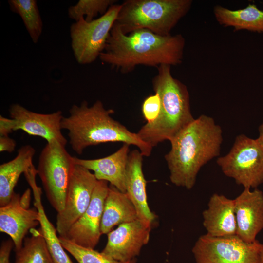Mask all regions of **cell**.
I'll list each match as a JSON object with an SVG mask.
<instances>
[{"instance_id": "cell-1", "label": "cell", "mask_w": 263, "mask_h": 263, "mask_svg": "<svg viewBox=\"0 0 263 263\" xmlns=\"http://www.w3.org/2000/svg\"><path fill=\"white\" fill-rule=\"evenodd\" d=\"M185 46L181 34L160 36L142 29L125 34L114 23L99 58L103 63L127 74L139 65H180Z\"/></svg>"}, {"instance_id": "cell-2", "label": "cell", "mask_w": 263, "mask_h": 263, "mask_svg": "<svg viewBox=\"0 0 263 263\" xmlns=\"http://www.w3.org/2000/svg\"><path fill=\"white\" fill-rule=\"evenodd\" d=\"M223 131L214 119L202 114L170 141L165 155L171 182L190 190L201 169L219 156Z\"/></svg>"}, {"instance_id": "cell-3", "label": "cell", "mask_w": 263, "mask_h": 263, "mask_svg": "<svg viewBox=\"0 0 263 263\" xmlns=\"http://www.w3.org/2000/svg\"><path fill=\"white\" fill-rule=\"evenodd\" d=\"M69 112V115L62 119L61 129L68 131L69 144L77 154L91 146L119 142L136 146L143 156L151 155L152 148L114 120L111 116L114 111L106 109L100 100L92 106L84 100L80 105L74 104Z\"/></svg>"}, {"instance_id": "cell-4", "label": "cell", "mask_w": 263, "mask_h": 263, "mask_svg": "<svg viewBox=\"0 0 263 263\" xmlns=\"http://www.w3.org/2000/svg\"><path fill=\"white\" fill-rule=\"evenodd\" d=\"M157 68L152 86L160 98V113L155 121L146 123L136 133L152 148L165 140L171 141L195 119L186 85L172 76L171 66L161 65Z\"/></svg>"}, {"instance_id": "cell-5", "label": "cell", "mask_w": 263, "mask_h": 263, "mask_svg": "<svg viewBox=\"0 0 263 263\" xmlns=\"http://www.w3.org/2000/svg\"><path fill=\"white\" fill-rule=\"evenodd\" d=\"M192 2L191 0H126L121 4L114 23L125 34L145 29L168 36L189 11Z\"/></svg>"}, {"instance_id": "cell-6", "label": "cell", "mask_w": 263, "mask_h": 263, "mask_svg": "<svg viewBox=\"0 0 263 263\" xmlns=\"http://www.w3.org/2000/svg\"><path fill=\"white\" fill-rule=\"evenodd\" d=\"M75 164L65 146L55 141L47 143L39 156L37 169L48 200L57 213L65 203L69 182Z\"/></svg>"}, {"instance_id": "cell-7", "label": "cell", "mask_w": 263, "mask_h": 263, "mask_svg": "<svg viewBox=\"0 0 263 263\" xmlns=\"http://www.w3.org/2000/svg\"><path fill=\"white\" fill-rule=\"evenodd\" d=\"M216 163L225 176L244 188H257L263 184V148L256 139L237 135L229 151Z\"/></svg>"}, {"instance_id": "cell-8", "label": "cell", "mask_w": 263, "mask_h": 263, "mask_svg": "<svg viewBox=\"0 0 263 263\" xmlns=\"http://www.w3.org/2000/svg\"><path fill=\"white\" fill-rule=\"evenodd\" d=\"M120 7L114 4L99 18L88 22L82 17L71 25V45L78 64H91L104 51Z\"/></svg>"}, {"instance_id": "cell-9", "label": "cell", "mask_w": 263, "mask_h": 263, "mask_svg": "<svg viewBox=\"0 0 263 263\" xmlns=\"http://www.w3.org/2000/svg\"><path fill=\"white\" fill-rule=\"evenodd\" d=\"M263 244L246 242L237 235L199 237L192 252L196 263H260Z\"/></svg>"}, {"instance_id": "cell-10", "label": "cell", "mask_w": 263, "mask_h": 263, "mask_svg": "<svg viewBox=\"0 0 263 263\" xmlns=\"http://www.w3.org/2000/svg\"><path fill=\"white\" fill-rule=\"evenodd\" d=\"M97 180L90 170L75 164L68 188L63 210L57 213L56 229L65 236L88 207Z\"/></svg>"}, {"instance_id": "cell-11", "label": "cell", "mask_w": 263, "mask_h": 263, "mask_svg": "<svg viewBox=\"0 0 263 263\" xmlns=\"http://www.w3.org/2000/svg\"><path fill=\"white\" fill-rule=\"evenodd\" d=\"M109 189L108 182L97 180L88 207L71 226L65 238L79 246L94 249L102 235L101 223Z\"/></svg>"}, {"instance_id": "cell-12", "label": "cell", "mask_w": 263, "mask_h": 263, "mask_svg": "<svg viewBox=\"0 0 263 263\" xmlns=\"http://www.w3.org/2000/svg\"><path fill=\"white\" fill-rule=\"evenodd\" d=\"M9 113L13 120V131L21 130L29 135L43 138L47 143L56 141L66 146L67 140L61 132V111L39 113L14 103L10 106Z\"/></svg>"}, {"instance_id": "cell-13", "label": "cell", "mask_w": 263, "mask_h": 263, "mask_svg": "<svg viewBox=\"0 0 263 263\" xmlns=\"http://www.w3.org/2000/svg\"><path fill=\"white\" fill-rule=\"evenodd\" d=\"M151 229L139 219L121 224L107 234V244L101 252L123 262L136 258L149 242Z\"/></svg>"}, {"instance_id": "cell-14", "label": "cell", "mask_w": 263, "mask_h": 263, "mask_svg": "<svg viewBox=\"0 0 263 263\" xmlns=\"http://www.w3.org/2000/svg\"><path fill=\"white\" fill-rule=\"evenodd\" d=\"M234 201L236 235L246 242L255 241L263 229V191L258 188H244Z\"/></svg>"}, {"instance_id": "cell-15", "label": "cell", "mask_w": 263, "mask_h": 263, "mask_svg": "<svg viewBox=\"0 0 263 263\" xmlns=\"http://www.w3.org/2000/svg\"><path fill=\"white\" fill-rule=\"evenodd\" d=\"M20 199L19 194L14 192L9 202L0 207V231L10 237L15 251L22 246L28 232L40 225L38 209L24 207Z\"/></svg>"}, {"instance_id": "cell-16", "label": "cell", "mask_w": 263, "mask_h": 263, "mask_svg": "<svg viewBox=\"0 0 263 263\" xmlns=\"http://www.w3.org/2000/svg\"><path fill=\"white\" fill-rule=\"evenodd\" d=\"M143 157L140 151L130 152L126 172V191L133 204L138 219L151 228L156 216L149 207L146 191L147 181L143 169Z\"/></svg>"}, {"instance_id": "cell-17", "label": "cell", "mask_w": 263, "mask_h": 263, "mask_svg": "<svg viewBox=\"0 0 263 263\" xmlns=\"http://www.w3.org/2000/svg\"><path fill=\"white\" fill-rule=\"evenodd\" d=\"M129 146L123 143L115 152L98 159H83L74 157V163L93 171L97 180L109 182L120 191L126 193V172Z\"/></svg>"}, {"instance_id": "cell-18", "label": "cell", "mask_w": 263, "mask_h": 263, "mask_svg": "<svg viewBox=\"0 0 263 263\" xmlns=\"http://www.w3.org/2000/svg\"><path fill=\"white\" fill-rule=\"evenodd\" d=\"M203 226L207 235L214 237L236 235L234 199L214 193L202 213Z\"/></svg>"}, {"instance_id": "cell-19", "label": "cell", "mask_w": 263, "mask_h": 263, "mask_svg": "<svg viewBox=\"0 0 263 263\" xmlns=\"http://www.w3.org/2000/svg\"><path fill=\"white\" fill-rule=\"evenodd\" d=\"M25 177L31 187L34 197V205L40 216V228L46 242L49 251L54 263H74L65 251L57 236V230L48 219L41 202V189L36 182V176L38 174L35 167L30 168L24 173Z\"/></svg>"}, {"instance_id": "cell-20", "label": "cell", "mask_w": 263, "mask_h": 263, "mask_svg": "<svg viewBox=\"0 0 263 263\" xmlns=\"http://www.w3.org/2000/svg\"><path fill=\"white\" fill-rule=\"evenodd\" d=\"M136 209L127 193L110 185L101 223L102 234H107L115 226L137 220Z\"/></svg>"}, {"instance_id": "cell-21", "label": "cell", "mask_w": 263, "mask_h": 263, "mask_svg": "<svg viewBox=\"0 0 263 263\" xmlns=\"http://www.w3.org/2000/svg\"><path fill=\"white\" fill-rule=\"evenodd\" d=\"M35 152L32 146H23L14 159L0 165V207L10 201L20 176L33 165Z\"/></svg>"}, {"instance_id": "cell-22", "label": "cell", "mask_w": 263, "mask_h": 263, "mask_svg": "<svg viewBox=\"0 0 263 263\" xmlns=\"http://www.w3.org/2000/svg\"><path fill=\"white\" fill-rule=\"evenodd\" d=\"M213 15L217 22L224 27H231L235 31L263 33V10L255 4H249L237 10L218 5L213 8Z\"/></svg>"}, {"instance_id": "cell-23", "label": "cell", "mask_w": 263, "mask_h": 263, "mask_svg": "<svg viewBox=\"0 0 263 263\" xmlns=\"http://www.w3.org/2000/svg\"><path fill=\"white\" fill-rule=\"evenodd\" d=\"M21 248L16 251L14 263H54L45 239L39 229L31 230Z\"/></svg>"}, {"instance_id": "cell-24", "label": "cell", "mask_w": 263, "mask_h": 263, "mask_svg": "<svg viewBox=\"0 0 263 263\" xmlns=\"http://www.w3.org/2000/svg\"><path fill=\"white\" fill-rule=\"evenodd\" d=\"M9 8L21 18L32 41L38 43L43 30V22L36 0H9Z\"/></svg>"}, {"instance_id": "cell-25", "label": "cell", "mask_w": 263, "mask_h": 263, "mask_svg": "<svg viewBox=\"0 0 263 263\" xmlns=\"http://www.w3.org/2000/svg\"><path fill=\"white\" fill-rule=\"evenodd\" d=\"M60 242L65 250L76 260L78 263H136V258L127 262H120L112 258L102 252L94 249L84 247L72 242L64 237L59 236Z\"/></svg>"}, {"instance_id": "cell-26", "label": "cell", "mask_w": 263, "mask_h": 263, "mask_svg": "<svg viewBox=\"0 0 263 263\" xmlns=\"http://www.w3.org/2000/svg\"><path fill=\"white\" fill-rule=\"evenodd\" d=\"M114 0H79L76 4L68 9L69 17L75 21L84 17L87 21L94 19L99 14L103 15L114 4Z\"/></svg>"}, {"instance_id": "cell-27", "label": "cell", "mask_w": 263, "mask_h": 263, "mask_svg": "<svg viewBox=\"0 0 263 263\" xmlns=\"http://www.w3.org/2000/svg\"><path fill=\"white\" fill-rule=\"evenodd\" d=\"M161 109L159 95L155 93L147 97L142 105V112L146 123H151L158 117Z\"/></svg>"}, {"instance_id": "cell-28", "label": "cell", "mask_w": 263, "mask_h": 263, "mask_svg": "<svg viewBox=\"0 0 263 263\" xmlns=\"http://www.w3.org/2000/svg\"><path fill=\"white\" fill-rule=\"evenodd\" d=\"M13 246L12 239L1 243L0 247V263H10V255Z\"/></svg>"}, {"instance_id": "cell-29", "label": "cell", "mask_w": 263, "mask_h": 263, "mask_svg": "<svg viewBox=\"0 0 263 263\" xmlns=\"http://www.w3.org/2000/svg\"><path fill=\"white\" fill-rule=\"evenodd\" d=\"M13 131V120L0 116V136H8Z\"/></svg>"}, {"instance_id": "cell-30", "label": "cell", "mask_w": 263, "mask_h": 263, "mask_svg": "<svg viewBox=\"0 0 263 263\" xmlns=\"http://www.w3.org/2000/svg\"><path fill=\"white\" fill-rule=\"evenodd\" d=\"M16 146L15 140L9 136H0V151L12 152L15 150Z\"/></svg>"}, {"instance_id": "cell-31", "label": "cell", "mask_w": 263, "mask_h": 263, "mask_svg": "<svg viewBox=\"0 0 263 263\" xmlns=\"http://www.w3.org/2000/svg\"><path fill=\"white\" fill-rule=\"evenodd\" d=\"M31 200V189H27L20 197V202L22 206L29 208Z\"/></svg>"}, {"instance_id": "cell-32", "label": "cell", "mask_w": 263, "mask_h": 263, "mask_svg": "<svg viewBox=\"0 0 263 263\" xmlns=\"http://www.w3.org/2000/svg\"><path fill=\"white\" fill-rule=\"evenodd\" d=\"M259 136L256 139L263 148V120L258 127Z\"/></svg>"}, {"instance_id": "cell-33", "label": "cell", "mask_w": 263, "mask_h": 263, "mask_svg": "<svg viewBox=\"0 0 263 263\" xmlns=\"http://www.w3.org/2000/svg\"><path fill=\"white\" fill-rule=\"evenodd\" d=\"M260 263H263V251L261 255Z\"/></svg>"}]
</instances>
